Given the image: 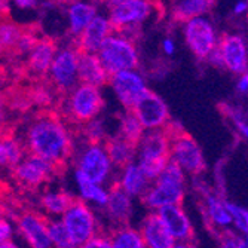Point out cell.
I'll list each match as a JSON object with an SVG mask.
<instances>
[{"label": "cell", "instance_id": "6da1fadb", "mask_svg": "<svg viewBox=\"0 0 248 248\" xmlns=\"http://www.w3.org/2000/svg\"><path fill=\"white\" fill-rule=\"evenodd\" d=\"M73 141L58 116L43 115L36 118L26 131V147L31 155L57 165L72 153Z\"/></svg>", "mask_w": 248, "mask_h": 248}, {"label": "cell", "instance_id": "7a4b0ae2", "mask_svg": "<svg viewBox=\"0 0 248 248\" xmlns=\"http://www.w3.org/2000/svg\"><path fill=\"white\" fill-rule=\"evenodd\" d=\"M97 55L110 76L134 70L139 64V54L134 42L119 33L110 34Z\"/></svg>", "mask_w": 248, "mask_h": 248}, {"label": "cell", "instance_id": "3957f363", "mask_svg": "<svg viewBox=\"0 0 248 248\" xmlns=\"http://www.w3.org/2000/svg\"><path fill=\"white\" fill-rule=\"evenodd\" d=\"M103 108V97L100 89L91 85L79 83L65 101V113L76 122L88 124L97 118Z\"/></svg>", "mask_w": 248, "mask_h": 248}, {"label": "cell", "instance_id": "277c9868", "mask_svg": "<svg viewBox=\"0 0 248 248\" xmlns=\"http://www.w3.org/2000/svg\"><path fill=\"white\" fill-rule=\"evenodd\" d=\"M111 164L108 153L103 144L89 143L86 139L78 152V170L82 171L89 180L97 185H103L111 172Z\"/></svg>", "mask_w": 248, "mask_h": 248}, {"label": "cell", "instance_id": "5b68a950", "mask_svg": "<svg viewBox=\"0 0 248 248\" xmlns=\"http://www.w3.org/2000/svg\"><path fill=\"white\" fill-rule=\"evenodd\" d=\"M61 220L65 224L67 231H69L78 248H80L89 239L98 235L95 216L93 210L86 205V202H83L82 199L75 201L72 207L61 217Z\"/></svg>", "mask_w": 248, "mask_h": 248}, {"label": "cell", "instance_id": "8992f818", "mask_svg": "<svg viewBox=\"0 0 248 248\" xmlns=\"http://www.w3.org/2000/svg\"><path fill=\"white\" fill-rule=\"evenodd\" d=\"M107 9L111 27L122 31L140 27L141 22L150 16L153 6L146 0H115L108 3Z\"/></svg>", "mask_w": 248, "mask_h": 248}, {"label": "cell", "instance_id": "52a82bcc", "mask_svg": "<svg viewBox=\"0 0 248 248\" xmlns=\"http://www.w3.org/2000/svg\"><path fill=\"white\" fill-rule=\"evenodd\" d=\"M185 40L199 60H208L217 48V34L213 22L207 16H198L185 22Z\"/></svg>", "mask_w": 248, "mask_h": 248}, {"label": "cell", "instance_id": "ba28073f", "mask_svg": "<svg viewBox=\"0 0 248 248\" xmlns=\"http://www.w3.org/2000/svg\"><path fill=\"white\" fill-rule=\"evenodd\" d=\"M79 52L75 48H62L57 52L49 76L52 83L61 91L72 93L79 85Z\"/></svg>", "mask_w": 248, "mask_h": 248}, {"label": "cell", "instance_id": "9c48e42d", "mask_svg": "<svg viewBox=\"0 0 248 248\" xmlns=\"http://www.w3.org/2000/svg\"><path fill=\"white\" fill-rule=\"evenodd\" d=\"M132 113L139 118L146 131L164 129L170 121V111L165 101L152 91H147L132 107Z\"/></svg>", "mask_w": 248, "mask_h": 248}, {"label": "cell", "instance_id": "30bf717a", "mask_svg": "<svg viewBox=\"0 0 248 248\" xmlns=\"http://www.w3.org/2000/svg\"><path fill=\"white\" fill-rule=\"evenodd\" d=\"M171 161L190 174H199L205 167L201 147L186 132L171 139Z\"/></svg>", "mask_w": 248, "mask_h": 248}, {"label": "cell", "instance_id": "8fae6325", "mask_svg": "<svg viewBox=\"0 0 248 248\" xmlns=\"http://www.w3.org/2000/svg\"><path fill=\"white\" fill-rule=\"evenodd\" d=\"M110 85L121 104L128 110H132V107L149 91L144 78L135 70L121 72L110 76Z\"/></svg>", "mask_w": 248, "mask_h": 248}, {"label": "cell", "instance_id": "7c38bea8", "mask_svg": "<svg viewBox=\"0 0 248 248\" xmlns=\"http://www.w3.org/2000/svg\"><path fill=\"white\" fill-rule=\"evenodd\" d=\"M54 164L48 162L43 157L29 153L22 162L14 170V175L22 186L36 187L45 183L55 172Z\"/></svg>", "mask_w": 248, "mask_h": 248}, {"label": "cell", "instance_id": "4fadbf2b", "mask_svg": "<svg viewBox=\"0 0 248 248\" xmlns=\"http://www.w3.org/2000/svg\"><path fill=\"white\" fill-rule=\"evenodd\" d=\"M18 231L31 248H54L48 220L37 213H24L18 217Z\"/></svg>", "mask_w": 248, "mask_h": 248}, {"label": "cell", "instance_id": "5bb4252c", "mask_svg": "<svg viewBox=\"0 0 248 248\" xmlns=\"http://www.w3.org/2000/svg\"><path fill=\"white\" fill-rule=\"evenodd\" d=\"M139 161H162L171 159V137L167 129L146 131L137 146Z\"/></svg>", "mask_w": 248, "mask_h": 248}, {"label": "cell", "instance_id": "9a60e30c", "mask_svg": "<svg viewBox=\"0 0 248 248\" xmlns=\"http://www.w3.org/2000/svg\"><path fill=\"white\" fill-rule=\"evenodd\" d=\"M224 67L232 73H245L248 69V54L245 42L241 36L226 34L218 42Z\"/></svg>", "mask_w": 248, "mask_h": 248}, {"label": "cell", "instance_id": "2e32d148", "mask_svg": "<svg viewBox=\"0 0 248 248\" xmlns=\"http://www.w3.org/2000/svg\"><path fill=\"white\" fill-rule=\"evenodd\" d=\"M185 196V186L156 182L143 196L144 205L150 210L159 211L167 207L180 205Z\"/></svg>", "mask_w": 248, "mask_h": 248}, {"label": "cell", "instance_id": "e0dca14e", "mask_svg": "<svg viewBox=\"0 0 248 248\" xmlns=\"http://www.w3.org/2000/svg\"><path fill=\"white\" fill-rule=\"evenodd\" d=\"M111 29L113 27L110 24L108 16L97 15L91 21V24L85 29V31L78 37V49L80 52L98 54L106 39L111 34Z\"/></svg>", "mask_w": 248, "mask_h": 248}, {"label": "cell", "instance_id": "ac0fdd59", "mask_svg": "<svg viewBox=\"0 0 248 248\" xmlns=\"http://www.w3.org/2000/svg\"><path fill=\"white\" fill-rule=\"evenodd\" d=\"M140 232L147 248H174L177 241L170 233L157 213H150L141 223Z\"/></svg>", "mask_w": 248, "mask_h": 248}, {"label": "cell", "instance_id": "d6986e66", "mask_svg": "<svg viewBox=\"0 0 248 248\" xmlns=\"http://www.w3.org/2000/svg\"><path fill=\"white\" fill-rule=\"evenodd\" d=\"M170 233L175 238L177 242H190L192 239V223L182 208V205H172L157 211Z\"/></svg>", "mask_w": 248, "mask_h": 248}, {"label": "cell", "instance_id": "ffe728a7", "mask_svg": "<svg viewBox=\"0 0 248 248\" xmlns=\"http://www.w3.org/2000/svg\"><path fill=\"white\" fill-rule=\"evenodd\" d=\"M106 214L111 223L118 224L119 228L126 226V221L132 214V198L125 193L119 185L110 189L108 202L106 205Z\"/></svg>", "mask_w": 248, "mask_h": 248}, {"label": "cell", "instance_id": "44dd1931", "mask_svg": "<svg viewBox=\"0 0 248 248\" xmlns=\"http://www.w3.org/2000/svg\"><path fill=\"white\" fill-rule=\"evenodd\" d=\"M108 73L104 69L97 54L79 52V80L80 83L95 88L103 86L108 80Z\"/></svg>", "mask_w": 248, "mask_h": 248}, {"label": "cell", "instance_id": "7402d4cb", "mask_svg": "<svg viewBox=\"0 0 248 248\" xmlns=\"http://www.w3.org/2000/svg\"><path fill=\"white\" fill-rule=\"evenodd\" d=\"M57 46L51 39H39L37 45L34 49L29 55V69L33 75L36 76H43V75H49V70L52 67V62L57 57Z\"/></svg>", "mask_w": 248, "mask_h": 248}, {"label": "cell", "instance_id": "603a6c76", "mask_svg": "<svg viewBox=\"0 0 248 248\" xmlns=\"http://www.w3.org/2000/svg\"><path fill=\"white\" fill-rule=\"evenodd\" d=\"M149 183H150V180L147 178V175L144 174L141 167L135 162L122 168L119 182H118L119 187L125 193H128L131 198H134V196L143 198L146 195V192L150 189Z\"/></svg>", "mask_w": 248, "mask_h": 248}, {"label": "cell", "instance_id": "cb8c5ba5", "mask_svg": "<svg viewBox=\"0 0 248 248\" xmlns=\"http://www.w3.org/2000/svg\"><path fill=\"white\" fill-rule=\"evenodd\" d=\"M97 8L86 2H73L67 8L69 16V30L75 36H80L85 29L91 24V21L97 16Z\"/></svg>", "mask_w": 248, "mask_h": 248}, {"label": "cell", "instance_id": "d4e9b609", "mask_svg": "<svg viewBox=\"0 0 248 248\" xmlns=\"http://www.w3.org/2000/svg\"><path fill=\"white\" fill-rule=\"evenodd\" d=\"M111 164L118 168H125L129 164H134V157L137 155V146L131 144L121 135L110 139L104 144Z\"/></svg>", "mask_w": 248, "mask_h": 248}, {"label": "cell", "instance_id": "484cf974", "mask_svg": "<svg viewBox=\"0 0 248 248\" xmlns=\"http://www.w3.org/2000/svg\"><path fill=\"white\" fill-rule=\"evenodd\" d=\"M76 186L79 190V195L82 196L83 202H93V204L98 207H106L108 202L110 190L104 189L101 185L94 183L93 180H89L82 171L76 170L75 172Z\"/></svg>", "mask_w": 248, "mask_h": 248}, {"label": "cell", "instance_id": "4316f807", "mask_svg": "<svg viewBox=\"0 0 248 248\" xmlns=\"http://www.w3.org/2000/svg\"><path fill=\"white\" fill-rule=\"evenodd\" d=\"M213 6L210 0H182L172 3V15L178 21H190L198 16H204L205 12Z\"/></svg>", "mask_w": 248, "mask_h": 248}, {"label": "cell", "instance_id": "83f0119b", "mask_svg": "<svg viewBox=\"0 0 248 248\" xmlns=\"http://www.w3.org/2000/svg\"><path fill=\"white\" fill-rule=\"evenodd\" d=\"M73 202L75 199H72L69 193H65L62 190H48L40 198V204L45 211L52 216H61V217L72 207Z\"/></svg>", "mask_w": 248, "mask_h": 248}, {"label": "cell", "instance_id": "f1b7e54d", "mask_svg": "<svg viewBox=\"0 0 248 248\" xmlns=\"http://www.w3.org/2000/svg\"><path fill=\"white\" fill-rule=\"evenodd\" d=\"M146 129L139 121V118L132 113V110H126L119 119V134L122 139L129 141L134 146H139L141 139L144 137Z\"/></svg>", "mask_w": 248, "mask_h": 248}, {"label": "cell", "instance_id": "f546056e", "mask_svg": "<svg viewBox=\"0 0 248 248\" xmlns=\"http://www.w3.org/2000/svg\"><path fill=\"white\" fill-rule=\"evenodd\" d=\"M27 155L24 153V146L16 139L6 137L0 143V162L3 167L16 168Z\"/></svg>", "mask_w": 248, "mask_h": 248}, {"label": "cell", "instance_id": "4dcf8cb0", "mask_svg": "<svg viewBox=\"0 0 248 248\" xmlns=\"http://www.w3.org/2000/svg\"><path fill=\"white\" fill-rule=\"evenodd\" d=\"M110 241L113 248H147L141 232L129 226H122L113 231Z\"/></svg>", "mask_w": 248, "mask_h": 248}, {"label": "cell", "instance_id": "1f68e13d", "mask_svg": "<svg viewBox=\"0 0 248 248\" xmlns=\"http://www.w3.org/2000/svg\"><path fill=\"white\" fill-rule=\"evenodd\" d=\"M207 213H208L211 221L220 228H226L233 223V218H232V214L228 208V204L221 202L214 195L207 196Z\"/></svg>", "mask_w": 248, "mask_h": 248}, {"label": "cell", "instance_id": "d6a6232c", "mask_svg": "<svg viewBox=\"0 0 248 248\" xmlns=\"http://www.w3.org/2000/svg\"><path fill=\"white\" fill-rule=\"evenodd\" d=\"M48 228L54 248H78L62 220H49Z\"/></svg>", "mask_w": 248, "mask_h": 248}, {"label": "cell", "instance_id": "836d02e7", "mask_svg": "<svg viewBox=\"0 0 248 248\" xmlns=\"http://www.w3.org/2000/svg\"><path fill=\"white\" fill-rule=\"evenodd\" d=\"M22 34V30L14 22H3L0 27V43L3 49H14Z\"/></svg>", "mask_w": 248, "mask_h": 248}, {"label": "cell", "instance_id": "e575fe53", "mask_svg": "<svg viewBox=\"0 0 248 248\" xmlns=\"http://www.w3.org/2000/svg\"><path fill=\"white\" fill-rule=\"evenodd\" d=\"M185 170L177 165L175 162L170 161L167 168L164 170L162 175L156 180V182H165L171 185H178V186H185Z\"/></svg>", "mask_w": 248, "mask_h": 248}, {"label": "cell", "instance_id": "d590c367", "mask_svg": "<svg viewBox=\"0 0 248 248\" xmlns=\"http://www.w3.org/2000/svg\"><path fill=\"white\" fill-rule=\"evenodd\" d=\"M85 139L89 143H95V144H101L103 139L106 137V126L104 122L101 119H94L91 122L85 124Z\"/></svg>", "mask_w": 248, "mask_h": 248}, {"label": "cell", "instance_id": "8d00e7d4", "mask_svg": "<svg viewBox=\"0 0 248 248\" xmlns=\"http://www.w3.org/2000/svg\"><path fill=\"white\" fill-rule=\"evenodd\" d=\"M226 204H228V208H229V211L232 214L235 226L248 236V210L242 208L239 205L231 204V202H226Z\"/></svg>", "mask_w": 248, "mask_h": 248}, {"label": "cell", "instance_id": "74e56055", "mask_svg": "<svg viewBox=\"0 0 248 248\" xmlns=\"http://www.w3.org/2000/svg\"><path fill=\"white\" fill-rule=\"evenodd\" d=\"M37 42H39V39L33 31H22V34H21V37H19V40L16 43V46L14 49H15L16 54H21V55L29 54L30 55V52L34 49Z\"/></svg>", "mask_w": 248, "mask_h": 248}, {"label": "cell", "instance_id": "f35d334b", "mask_svg": "<svg viewBox=\"0 0 248 248\" xmlns=\"http://www.w3.org/2000/svg\"><path fill=\"white\" fill-rule=\"evenodd\" d=\"M80 248H113V247H111L110 238L104 235H97L93 239H89L86 244H83Z\"/></svg>", "mask_w": 248, "mask_h": 248}, {"label": "cell", "instance_id": "ab89813d", "mask_svg": "<svg viewBox=\"0 0 248 248\" xmlns=\"http://www.w3.org/2000/svg\"><path fill=\"white\" fill-rule=\"evenodd\" d=\"M12 235H14L12 223L8 221L6 218H2V221H0V241L2 242L12 241Z\"/></svg>", "mask_w": 248, "mask_h": 248}, {"label": "cell", "instance_id": "60d3db41", "mask_svg": "<svg viewBox=\"0 0 248 248\" xmlns=\"http://www.w3.org/2000/svg\"><path fill=\"white\" fill-rule=\"evenodd\" d=\"M208 61L216 65V67H223L224 62H223V57H221V52H220V48H218V45H217V48L211 52V55L208 57Z\"/></svg>", "mask_w": 248, "mask_h": 248}, {"label": "cell", "instance_id": "b9f144b4", "mask_svg": "<svg viewBox=\"0 0 248 248\" xmlns=\"http://www.w3.org/2000/svg\"><path fill=\"white\" fill-rule=\"evenodd\" d=\"M162 49H164V52L167 55H172L175 52V45H174V42L171 39H168V37L162 40Z\"/></svg>", "mask_w": 248, "mask_h": 248}, {"label": "cell", "instance_id": "7bdbcfd3", "mask_svg": "<svg viewBox=\"0 0 248 248\" xmlns=\"http://www.w3.org/2000/svg\"><path fill=\"white\" fill-rule=\"evenodd\" d=\"M238 89L241 93H248V70L238 80Z\"/></svg>", "mask_w": 248, "mask_h": 248}, {"label": "cell", "instance_id": "ee69618b", "mask_svg": "<svg viewBox=\"0 0 248 248\" xmlns=\"http://www.w3.org/2000/svg\"><path fill=\"white\" fill-rule=\"evenodd\" d=\"M221 248H238V239L233 236H226L221 242Z\"/></svg>", "mask_w": 248, "mask_h": 248}, {"label": "cell", "instance_id": "f6af8a7d", "mask_svg": "<svg viewBox=\"0 0 248 248\" xmlns=\"http://www.w3.org/2000/svg\"><path fill=\"white\" fill-rule=\"evenodd\" d=\"M247 9H248V2H236L235 3V6H233V12L236 14V15H241V14H244V12H247Z\"/></svg>", "mask_w": 248, "mask_h": 248}, {"label": "cell", "instance_id": "bcb514c9", "mask_svg": "<svg viewBox=\"0 0 248 248\" xmlns=\"http://www.w3.org/2000/svg\"><path fill=\"white\" fill-rule=\"evenodd\" d=\"M15 5L21 9H27V8H34L37 3L33 2V0H16Z\"/></svg>", "mask_w": 248, "mask_h": 248}, {"label": "cell", "instance_id": "7dc6e473", "mask_svg": "<svg viewBox=\"0 0 248 248\" xmlns=\"http://www.w3.org/2000/svg\"><path fill=\"white\" fill-rule=\"evenodd\" d=\"M236 126H238L239 132H241V134L244 135V137L248 140V124H247V122H244V121L236 119Z\"/></svg>", "mask_w": 248, "mask_h": 248}, {"label": "cell", "instance_id": "c3c4849f", "mask_svg": "<svg viewBox=\"0 0 248 248\" xmlns=\"http://www.w3.org/2000/svg\"><path fill=\"white\" fill-rule=\"evenodd\" d=\"M174 248H195L192 242H177Z\"/></svg>", "mask_w": 248, "mask_h": 248}, {"label": "cell", "instance_id": "681fc988", "mask_svg": "<svg viewBox=\"0 0 248 248\" xmlns=\"http://www.w3.org/2000/svg\"><path fill=\"white\" fill-rule=\"evenodd\" d=\"M0 248H19V247L15 242L8 241V242H2V244H0Z\"/></svg>", "mask_w": 248, "mask_h": 248}, {"label": "cell", "instance_id": "f907efd6", "mask_svg": "<svg viewBox=\"0 0 248 248\" xmlns=\"http://www.w3.org/2000/svg\"><path fill=\"white\" fill-rule=\"evenodd\" d=\"M238 248H248V236L238 239Z\"/></svg>", "mask_w": 248, "mask_h": 248}]
</instances>
